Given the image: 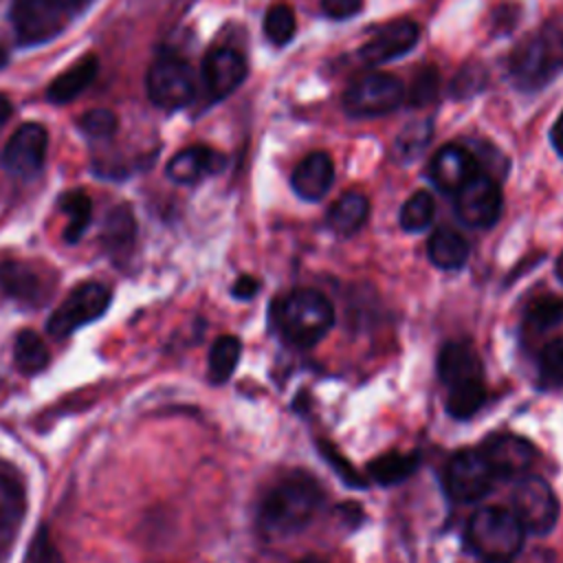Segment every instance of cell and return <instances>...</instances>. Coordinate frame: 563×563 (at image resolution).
<instances>
[{
	"label": "cell",
	"instance_id": "30",
	"mask_svg": "<svg viewBox=\"0 0 563 563\" xmlns=\"http://www.w3.org/2000/svg\"><path fill=\"white\" fill-rule=\"evenodd\" d=\"M484 400H486V389H484L482 378L451 385L449 394H446V411L453 418L466 420L484 405Z\"/></svg>",
	"mask_w": 563,
	"mask_h": 563
},
{
	"label": "cell",
	"instance_id": "14",
	"mask_svg": "<svg viewBox=\"0 0 563 563\" xmlns=\"http://www.w3.org/2000/svg\"><path fill=\"white\" fill-rule=\"evenodd\" d=\"M495 477H519L523 475L530 464L534 462V444L521 435H515V433H497V435H490L484 446L479 449Z\"/></svg>",
	"mask_w": 563,
	"mask_h": 563
},
{
	"label": "cell",
	"instance_id": "26",
	"mask_svg": "<svg viewBox=\"0 0 563 563\" xmlns=\"http://www.w3.org/2000/svg\"><path fill=\"white\" fill-rule=\"evenodd\" d=\"M240 354H242V343L238 336H233V334L218 336L209 352V367H207L209 380L213 385L227 383L238 367Z\"/></svg>",
	"mask_w": 563,
	"mask_h": 563
},
{
	"label": "cell",
	"instance_id": "18",
	"mask_svg": "<svg viewBox=\"0 0 563 563\" xmlns=\"http://www.w3.org/2000/svg\"><path fill=\"white\" fill-rule=\"evenodd\" d=\"M0 290L22 306H40L46 297L44 279L35 266L15 260L0 264Z\"/></svg>",
	"mask_w": 563,
	"mask_h": 563
},
{
	"label": "cell",
	"instance_id": "24",
	"mask_svg": "<svg viewBox=\"0 0 563 563\" xmlns=\"http://www.w3.org/2000/svg\"><path fill=\"white\" fill-rule=\"evenodd\" d=\"M369 216V202L363 194L358 191H347L343 194L328 211V227L341 238L354 235L367 220Z\"/></svg>",
	"mask_w": 563,
	"mask_h": 563
},
{
	"label": "cell",
	"instance_id": "43",
	"mask_svg": "<svg viewBox=\"0 0 563 563\" xmlns=\"http://www.w3.org/2000/svg\"><path fill=\"white\" fill-rule=\"evenodd\" d=\"M9 117H11V101L4 95H0V130L4 128Z\"/></svg>",
	"mask_w": 563,
	"mask_h": 563
},
{
	"label": "cell",
	"instance_id": "42",
	"mask_svg": "<svg viewBox=\"0 0 563 563\" xmlns=\"http://www.w3.org/2000/svg\"><path fill=\"white\" fill-rule=\"evenodd\" d=\"M552 145L556 147V152L563 156V112L561 117L556 119L554 128H552Z\"/></svg>",
	"mask_w": 563,
	"mask_h": 563
},
{
	"label": "cell",
	"instance_id": "25",
	"mask_svg": "<svg viewBox=\"0 0 563 563\" xmlns=\"http://www.w3.org/2000/svg\"><path fill=\"white\" fill-rule=\"evenodd\" d=\"M468 242L453 229H435L427 242V253L433 266L442 271H457L468 260Z\"/></svg>",
	"mask_w": 563,
	"mask_h": 563
},
{
	"label": "cell",
	"instance_id": "3",
	"mask_svg": "<svg viewBox=\"0 0 563 563\" xmlns=\"http://www.w3.org/2000/svg\"><path fill=\"white\" fill-rule=\"evenodd\" d=\"M510 77L521 90H541L563 73V29L530 33L510 55Z\"/></svg>",
	"mask_w": 563,
	"mask_h": 563
},
{
	"label": "cell",
	"instance_id": "22",
	"mask_svg": "<svg viewBox=\"0 0 563 563\" xmlns=\"http://www.w3.org/2000/svg\"><path fill=\"white\" fill-rule=\"evenodd\" d=\"M97 70H99V59L92 53L81 55L73 66H68L48 84V90H46L48 101L62 106L77 99L92 84V79L97 77Z\"/></svg>",
	"mask_w": 563,
	"mask_h": 563
},
{
	"label": "cell",
	"instance_id": "2",
	"mask_svg": "<svg viewBox=\"0 0 563 563\" xmlns=\"http://www.w3.org/2000/svg\"><path fill=\"white\" fill-rule=\"evenodd\" d=\"M275 323L286 341L310 347L332 328L334 308L319 290L297 288L275 303Z\"/></svg>",
	"mask_w": 563,
	"mask_h": 563
},
{
	"label": "cell",
	"instance_id": "4",
	"mask_svg": "<svg viewBox=\"0 0 563 563\" xmlns=\"http://www.w3.org/2000/svg\"><path fill=\"white\" fill-rule=\"evenodd\" d=\"M526 530L512 510L484 506L468 519V548L486 561H510L523 548Z\"/></svg>",
	"mask_w": 563,
	"mask_h": 563
},
{
	"label": "cell",
	"instance_id": "31",
	"mask_svg": "<svg viewBox=\"0 0 563 563\" xmlns=\"http://www.w3.org/2000/svg\"><path fill=\"white\" fill-rule=\"evenodd\" d=\"M433 213H435V202H433V196L424 189L411 194L402 209H400V227L409 233H416V231H424L431 220H433Z\"/></svg>",
	"mask_w": 563,
	"mask_h": 563
},
{
	"label": "cell",
	"instance_id": "12",
	"mask_svg": "<svg viewBox=\"0 0 563 563\" xmlns=\"http://www.w3.org/2000/svg\"><path fill=\"white\" fill-rule=\"evenodd\" d=\"M48 147V132L40 123H22L7 141L0 161L2 167L20 178H33L40 174Z\"/></svg>",
	"mask_w": 563,
	"mask_h": 563
},
{
	"label": "cell",
	"instance_id": "48",
	"mask_svg": "<svg viewBox=\"0 0 563 563\" xmlns=\"http://www.w3.org/2000/svg\"><path fill=\"white\" fill-rule=\"evenodd\" d=\"M486 563H508V561H486Z\"/></svg>",
	"mask_w": 563,
	"mask_h": 563
},
{
	"label": "cell",
	"instance_id": "41",
	"mask_svg": "<svg viewBox=\"0 0 563 563\" xmlns=\"http://www.w3.org/2000/svg\"><path fill=\"white\" fill-rule=\"evenodd\" d=\"M257 288H260V282L255 277L242 275L235 279L231 290H233V297H238V299H251L253 295H257Z\"/></svg>",
	"mask_w": 563,
	"mask_h": 563
},
{
	"label": "cell",
	"instance_id": "40",
	"mask_svg": "<svg viewBox=\"0 0 563 563\" xmlns=\"http://www.w3.org/2000/svg\"><path fill=\"white\" fill-rule=\"evenodd\" d=\"M321 453H323V457H328L332 464H341V460L336 457V453L332 451V446H330L328 442H325V444L321 442ZM334 468L339 471V475H341V477H345L347 482H354V486H363V479H361V477L350 468V464H347V462H343V466H334Z\"/></svg>",
	"mask_w": 563,
	"mask_h": 563
},
{
	"label": "cell",
	"instance_id": "6",
	"mask_svg": "<svg viewBox=\"0 0 563 563\" xmlns=\"http://www.w3.org/2000/svg\"><path fill=\"white\" fill-rule=\"evenodd\" d=\"M147 95L150 101L165 110H178L187 106L196 95V81L189 64L176 53L163 51L147 68Z\"/></svg>",
	"mask_w": 563,
	"mask_h": 563
},
{
	"label": "cell",
	"instance_id": "38",
	"mask_svg": "<svg viewBox=\"0 0 563 563\" xmlns=\"http://www.w3.org/2000/svg\"><path fill=\"white\" fill-rule=\"evenodd\" d=\"M321 9L332 20H347L363 9V0H321Z\"/></svg>",
	"mask_w": 563,
	"mask_h": 563
},
{
	"label": "cell",
	"instance_id": "34",
	"mask_svg": "<svg viewBox=\"0 0 563 563\" xmlns=\"http://www.w3.org/2000/svg\"><path fill=\"white\" fill-rule=\"evenodd\" d=\"M119 128V119L108 108H95L79 117V130L90 139H110Z\"/></svg>",
	"mask_w": 563,
	"mask_h": 563
},
{
	"label": "cell",
	"instance_id": "46",
	"mask_svg": "<svg viewBox=\"0 0 563 563\" xmlns=\"http://www.w3.org/2000/svg\"><path fill=\"white\" fill-rule=\"evenodd\" d=\"M556 275H559V279L563 282V255H561L559 262H556Z\"/></svg>",
	"mask_w": 563,
	"mask_h": 563
},
{
	"label": "cell",
	"instance_id": "32",
	"mask_svg": "<svg viewBox=\"0 0 563 563\" xmlns=\"http://www.w3.org/2000/svg\"><path fill=\"white\" fill-rule=\"evenodd\" d=\"M295 31H297V20L288 4L277 2V4L268 7V11L264 15V33L273 44H277V46L288 44L292 40Z\"/></svg>",
	"mask_w": 563,
	"mask_h": 563
},
{
	"label": "cell",
	"instance_id": "10",
	"mask_svg": "<svg viewBox=\"0 0 563 563\" xmlns=\"http://www.w3.org/2000/svg\"><path fill=\"white\" fill-rule=\"evenodd\" d=\"M495 479L497 477L486 455L475 449L457 451L444 468V486L455 501L468 504L482 499L484 495L490 493Z\"/></svg>",
	"mask_w": 563,
	"mask_h": 563
},
{
	"label": "cell",
	"instance_id": "20",
	"mask_svg": "<svg viewBox=\"0 0 563 563\" xmlns=\"http://www.w3.org/2000/svg\"><path fill=\"white\" fill-rule=\"evenodd\" d=\"M438 374L446 387L482 378V361L471 343L449 341L438 354Z\"/></svg>",
	"mask_w": 563,
	"mask_h": 563
},
{
	"label": "cell",
	"instance_id": "23",
	"mask_svg": "<svg viewBox=\"0 0 563 563\" xmlns=\"http://www.w3.org/2000/svg\"><path fill=\"white\" fill-rule=\"evenodd\" d=\"M134 240H136V220H134L132 207L117 205L103 222V231H101L103 249L108 251L110 257L121 262V260L130 257Z\"/></svg>",
	"mask_w": 563,
	"mask_h": 563
},
{
	"label": "cell",
	"instance_id": "8",
	"mask_svg": "<svg viewBox=\"0 0 563 563\" xmlns=\"http://www.w3.org/2000/svg\"><path fill=\"white\" fill-rule=\"evenodd\" d=\"M405 99V86L389 73H367L343 92V108L352 117H378L396 110Z\"/></svg>",
	"mask_w": 563,
	"mask_h": 563
},
{
	"label": "cell",
	"instance_id": "33",
	"mask_svg": "<svg viewBox=\"0 0 563 563\" xmlns=\"http://www.w3.org/2000/svg\"><path fill=\"white\" fill-rule=\"evenodd\" d=\"M528 323L537 330H548L563 321V297L545 295L528 306Z\"/></svg>",
	"mask_w": 563,
	"mask_h": 563
},
{
	"label": "cell",
	"instance_id": "28",
	"mask_svg": "<svg viewBox=\"0 0 563 563\" xmlns=\"http://www.w3.org/2000/svg\"><path fill=\"white\" fill-rule=\"evenodd\" d=\"M59 209L66 216V229H64V240L68 244H75L81 240L86 233L90 218H92V202L84 191H66L59 198Z\"/></svg>",
	"mask_w": 563,
	"mask_h": 563
},
{
	"label": "cell",
	"instance_id": "36",
	"mask_svg": "<svg viewBox=\"0 0 563 563\" xmlns=\"http://www.w3.org/2000/svg\"><path fill=\"white\" fill-rule=\"evenodd\" d=\"M438 90H440V75H438V68L435 66H427L422 68L413 81H411V88H409V101L413 106H427L431 103L435 97H438Z\"/></svg>",
	"mask_w": 563,
	"mask_h": 563
},
{
	"label": "cell",
	"instance_id": "1",
	"mask_svg": "<svg viewBox=\"0 0 563 563\" xmlns=\"http://www.w3.org/2000/svg\"><path fill=\"white\" fill-rule=\"evenodd\" d=\"M319 501V484L306 473H290L264 495L257 510L260 528L268 537L295 534L310 523Z\"/></svg>",
	"mask_w": 563,
	"mask_h": 563
},
{
	"label": "cell",
	"instance_id": "17",
	"mask_svg": "<svg viewBox=\"0 0 563 563\" xmlns=\"http://www.w3.org/2000/svg\"><path fill=\"white\" fill-rule=\"evenodd\" d=\"M334 180V163L325 152H310L292 169V191L303 200H321Z\"/></svg>",
	"mask_w": 563,
	"mask_h": 563
},
{
	"label": "cell",
	"instance_id": "27",
	"mask_svg": "<svg viewBox=\"0 0 563 563\" xmlns=\"http://www.w3.org/2000/svg\"><path fill=\"white\" fill-rule=\"evenodd\" d=\"M416 468H418V455L400 453V451L385 453L367 464L369 477L383 486H391L407 479L411 473H416Z\"/></svg>",
	"mask_w": 563,
	"mask_h": 563
},
{
	"label": "cell",
	"instance_id": "21",
	"mask_svg": "<svg viewBox=\"0 0 563 563\" xmlns=\"http://www.w3.org/2000/svg\"><path fill=\"white\" fill-rule=\"evenodd\" d=\"M26 510V484L22 473L7 460H0V534L20 526Z\"/></svg>",
	"mask_w": 563,
	"mask_h": 563
},
{
	"label": "cell",
	"instance_id": "9",
	"mask_svg": "<svg viewBox=\"0 0 563 563\" xmlns=\"http://www.w3.org/2000/svg\"><path fill=\"white\" fill-rule=\"evenodd\" d=\"M512 512L526 532L545 537L559 519V501L543 477H523L512 490Z\"/></svg>",
	"mask_w": 563,
	"mask_h": 563
},
{
	"label": "cell",
	"instance_id": "29",
	"mask_svg": "<svg viewBox=\"0 0 563 563\" xmlns=\"http://www.w3.org/2000/svg\"><path fill=\"white\" fill-rule=\"evenodd\" d=\"M13 363L26 376L40 374L48 365V350H46L44 341L33 330H22L15 336Z\"/></svg>",
	"mask_w": 563,
	"mask_h": 563
},
{
	"label": "cell",
	"instance_id": "37",
	"mask_svg": "<svg viewBox=\"0 0 563 563\" xmlns=\"http://www.w3.org/2000/svg\"><path fill=\"white\" fill-rule=\"evenodd\" d=\"M429 134H431V130H429L427 123H413V125L402 130V134L394 143V150L398 152V156L407 158V156L420 152L427 145Z\"/></svg>",
	"mask_w": 563,
	"mask_h": 563
},
{
	"label": "cell",
	"instance_id": "16",
	"mask_svg": "<svg viewBox=\"0 0 563 563\" xmlns=\"http://www.w3.org/2000/svg\"><path fill=\"white\" fill-rule=\"evenodd\" d=\"M477 161L464 145H444L440 147L429 165L431 180L438 189L446 194H455L466 180H471L477 174Z\"/></svg>",
	"mask_w": 563,
	"mask_h": 563
},
{
	"label": "cell",
	"instance_id": "45",
	"mask_svg": "<svg viewBox=\"0 0 563 563\" xmlns=\"http://www.w3.org/2000/svg\"><path fill=\"white\" fill-rule=\"evenodd\" d=\"M7 57H9V53H7V46H4V42L0 37V68L7 64Z\"/></svg>",
	"mask_w": 563,
	"mask_h": 563
},
{
	"label": "cell",
	"instance_id": "44",
	"mask_svg": "<svg viewBox=\"0 0 563 563\" xmlns=\"http://www.w3.org/2000/svg\"><path fill=\"white\" fill-rule=\"evenodd\" d=\"M297 563H325L321 556H317V554H308V556H303V559H299Z\"/></svg>",
	"mask_w": 563,
	"mask_h": 563
},
{
	"label": "cell",
	"instance_id": "15",
	"mask_svg": "<svg viewBox=\"0 0 563 563\" xmlns=\"http://www.w3.org/2000/svg\"><path fill=\"white\" fill-rule=\"evenodd\" d=\"M246 77V59L231 46L211 48L202 62V79L213 99L229 97Z\"/></svg>",
	"mask_w": 563,
	"mask_h": 563
},
{
	"label": "cell",
	"instance_id": "5",
	"mask_svg": "<svg viewBox=\"0 0 563 563\" xmlns=\"http://www.w3.org/2000/svg\"><path fill=\"white\" fill-rule=\"evenodd\" d=\"M73 15L66 0H13L11 24L22 46L44 44L57 37Z\"/></svg>",
	"mask_w": 563,
	"mask_h": 563
},
{
	"label": "cell",
	"instance_id": "19",
	"mask_svg": "<svg viewBox=\"0 0 563 563\" xmlns=\"http://www.w3.org/2000/svg\"><path fill=\"white\" fill-rule=\"evenodd\" d=\"M224 167V156L207 145H191L174 154L167 163V176L174 183L191 185L207 174H216Z\"/></svg>",
	"mask_w": 563,
	"mask_h": 563
},
{
	"label": "cell",
	"instance_id": "35",
	"mask_svg": "<svg viewBox=\"0 0 563 563\" xmlns=\"http://www.w3.org/2000/svg\"><path fill=\"white\" fill-rule=\"evenodd\" d=\"M539 369L545 383L563 387V336H556L541 350Z\"/></svg>",
	"mask_w": 563,
	"mask_h": 563
},
{
	"label": "cell",
	"instance_id": "47",
	"mask_svg": "<svg viewBox=\"0 0 563 563\" xmlns=\"http://www.w3.org/2000/svg\"><path fill=\"white\" fill-rule=\"evenodd\" d=\"M70 7H81V4H86V2H90V0H66Z\"/></svg>",
	"mask_w": 563,
	"mask_h": 563
},
{
	"label": "cell",
	"instance_id": "13",
	"mask_svg": "<svg viewBox=\"0 0 563 563\" xmlns=\"http://www.w3.org/2000/svg\"><path fill=\"white\" fill-rule=\"evenodd\" d=\"M420 35V29L413 20L400 18V20H391L385 22L383 26H378L374 31V35L361 46L358 57L374 66V64H383L389 59H396L400 55H405L409 48L416 46Z\"/></svg>",
	"mask_w": 563,
	"mask_h": 563
},
{
	"label": "cell",
	"instance_id": "11",
	"mask_svg": "<svg viewBox=\"0 0 563 563\" xmlns=\"http://www.w3.org/2000/svg\"><path fill=\"white\" fill-rule=\"evenodd\" d=\"M457 218L475 229H488L501 213V191L495 178L477 172L455 191Z\"/></svg>",
	"mask_w": 563,
	"mask_h": 563
},
{
	"label": "cell",
	"instance_id": "39",
	"mask_svg": "<svg viewBox=\"0 0 563 563\" xmlns=\"http://www.w3.org/2000/svg\"><path fill=\"white\" fill-rule=\"evenodd\" d=\"M29 561L31 563H59V556L55 552V548L51 545L46 532L42 530L35 541L31 543V550H29Z\"/></svg>",
	"mask_w": 563,
	"mask_h": 563
},
{
	"label": "cell",
	"instance_id": "7",
	"mask_svg": "<svg viewBox=\"0 0 563 563\" xmlns=\"http://www.w3.org/2000/svg\"><path fill=\"white\" fill-rule=\"evenodd\" d=\"M110 290L99 282H84L70 290V295L53 310L46 321L48 334L55 339H64L73 334L77 328L97 321L106 314L110 306Z\"/></svg>",
	"mask_w": 563,
	"mask_h": 563
}]
</instances>
